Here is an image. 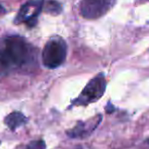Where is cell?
Listing matches in <instances>:
<instances>
[{"label":"cell","mask_w":149,"mask_h":149,"mask_svg":"<svg viewBox=\"0 0 149 149\" xmlns=\"http://www.w3.org/2000/svg\"><path fill=\"white\" fill-rule=\"evenodd\" d=\"M107 88V79L104 73H100L94 76L89 82L85 85L82 91L75 100H72L71 107H81L93 104L97 102L104 95Z\"/></svg>","instance_id":"3957f363"},{"label":"cell","mask_w":149,"mask_h":149,"mask_svg":"<svg viewBox=\"0 0 149 149\" xmlns=\"http://www.w3.org/2000/svg\"><path fill=\"white\" fill-rule=\"evenodd\" d=\"M28 123V118L22 113L14 111L4 118V124L7 126L10 131L14 132L19 128L24 127Z\"/></svg>","instance_id":"52a82bcc"},{"label":"cell","mask_w":149,"mask_h":149,"mask_svg":"<svg viewBox=\"0 0 149 149\" xmlns=\"http://www.w3.org/2000/svg\"><path fill=\"white\" fill-rule=\"evenodd\" d=\"M6 12V10H5V8L3 7V6L0 4V14H4Z\"/></svg>","instance_id":"30bf717a"},{"label":"cell","mask_w":149,"mask_h":149,"mask_svg":"<svg viewBox=\"0 0 149 149\" xmlns=\"http://www.w3.org/2000/svg\"><path fill=\"white\" fill-rule=\"evenodd\" d=\"M37 64V49L17 35L4 38L0 46V76L30 72Z\"/></svg>","instance_id":"6da1fadb"},{"label":"cell","mask_w":149,"mask_h":149,"mask_svg":"<svg viewBox=\"0 0 149 149\" xmlns=\"http://www.w3.org/2000/svg\"><path fill=\"white\" fill-rule=\"evenodd\" d=\"M44 8V0H29L20 6L15 18V24H26L33 28L38 24V18Z\"/></svg>","instance_id":"277c9868"},{"label":"cell","mask_w":149,"mask_h":149,"mask_svg":"<svg viewBox=\"0 0 149 149\" xmlns=\"http://www.w3.org/2000/svg\"><path fill=\"white\" fill-rule=\"evenodd\" d=\"M43 10L51 15H58L62 12V5L55 0H48V1H44Z\"/></svg>","instance_id":"ba28073f"},{"label":"cell","mask_w":149,"mask_h":149,"mask_svg":"<svg viewBox=\"0 0 149 149\" xmlns=\"http://www.w3.org/2000/svg\"><path fill=\"white\" fill-rule=\"evenodd\" d=\"M16 149H46V143L44 140H35L26 144H22Z\"/></svg>","instance_id":"9c48e42d"},{"label":"cell","mask_w":149,"mask_h":149,"mask_svg":"<svg viewBox=\"0 0 149 149\" xmlns=\"http://www.w3.org/2000/svg\"><path fill=\"white\" fill-rule=\"evenodd\" d=\"M67 57V44L60 36L50 38L42 52V62L49 69H56L65 62Z\"/></svg>","instance_id":"7a4b0ae2"},{"label":"cell","mask_w":149,"mask_h":149,"mask_svg":"<svg viewBox=\"0 0 149 149\" xmlns=\"http://www.w3.org/2000/svg\"><path fill=\"white\" fill-rule=\"evenodd\" d=\"M117 0H82L79 12L86 19H96L107 14L116 4Z\"/></svg>","instance_id":"5b68a950"},{"label":"cell","mask_w":149,"mask_h":149,"mask_svg":"<svg viewBox=\"0 0 149 149\" xmlns=\"http://www.w3.org/2000/svg\"><path fill=\"white\" fill-rule=\"evenodd\" d=\"M102 115H97L94 118H91L84 122H78L72 129L66 132L67 136L72 139H82L89 136L102 122Z\"/></svg>","instance_id":"8992f818"}]
</instances>
